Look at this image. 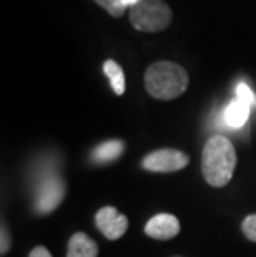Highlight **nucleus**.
I'll return each mask as SVG.
<instances>
[{"mask_svg":"<svg viewBox=\"0 0 256 257\" xmlns=\"http://www.w3.org/2000/svg\"><path fill=\"white\" fill-rule=\"evenodd\" d=\"M99 255V245L94 239H90L83 232L73 234L68 242L67 257H97Z\"/></svg>","mask_w":256,"mask_h":257,"instance_id":"9","label":"nucleus"},{"mask_svg":"<svg viewBox=\"0 0 256 257\" xmlns=\"http://www.w3.org/2000/svg\"><path fill=\"white\" fill-rule=\"evenodd\" d=\"M236 168L235 146L226 136L215 135L206 141L201 156V171L206 183L221 188L230 183Z\"/></svg>","mask_w":256,"mask_h":257,"instance_id":"1","label":"nucleus"},{"mask_svg":"<svg viewBox=\"0 0 256 257\" xmlns=\"http://www.w3.org/2000/svg\"><path fill=\"white\" fill-rule=\"evenodd\" d=\"M145 232H146V236H150L153 239L166 240V239L175 237L180 232V222L177 217L172 214H158L148 221V224L145 226Z\"/></svg>","mask_w":256,"mask_h":257,"instance_id":"8","label":"nucleus"},{"mask_svg":"<svg viewBox=\"0 0 256 257\" xmlns=\"http://www.w3.org/2000/svg\"><path fill=\"white\" fill-rule=\"evenodd\" d=\"M29 257H52V254L48 252V250H47L45 247H42V245H39V247H35L34 250H32Z\"/></svg>","mask_w":256,"mask_h":257,"instance_id":"15","label":"nucleus"},{"mask_svg":"<svg viewBox=\"0 0 256 257\" xmlns=\"http://www.w3.org/2000/svg\"><path fill=\"white\" fill-rule=\"evenodd\" d=\"M138 2H140V0H123L125 7H128V5H130V7H133V5H135V4H138Z\"/></svg>","mask_w":256,"mask_h":257,"instance_id":"17","label":"nucleus"},{"mask_svg":"<svg viewBox=\"0 0 256 257\" xmlns=\"http://www.w3.org/2000/svg\"><path fill=\"white\" fill-rule=\"evenodd\" d=\"M249 114H251V106L235 98L221 111L220 118H218V123H221V126H225L228 130H239L248 123Z\"/></svg>","mask_w":256,"mask_h":257,"instance_id":"7","label":"nucleus"},{"mask_svg":"<svg viewBox=\"0 0 256 257\" xmlns=\"http://www.w3.org/2000/svg\"><path fill=\"white\" fill-rule=\"evenodd\" d=\"M125 150V143L120 140H110L105 141V143L99 145L92 153V161L100 163V165H105V163H110L113 160L122 155Z\"/></svg>","mask_w":256,"mask_h":257,"instance_id":"10","label":"nucleus"},{"mask_svg":"<svg viewBox=\"0 0 256 257\" xmlns=\"http://www.w3.org/2000/svg\"><path fill=\"white\" fill-rule=\"evenodd\" d=\"M236 98L238 100H241L243 103H246L251 108L256 106V95L254 91L249 88L246 83H238L236 86Z\"/></svg>","mask_w":256,"mask_h":257,"instance_id":"13","label":"nucleus"},{"mask_svg":"<svg viewBox=\"0 0 256 257\" xmlns=\"http://www.w3.org/2000/svg\"><path fill=\"white\" fill-rule=\"evenodd\" d=\"M188 165V156L178 150H156L146 155L141 161V166L153 173H172L183 169Z\"/></svg>","mask_w":256,"mask_h":257,"instance_id":"5","label":"nucleus"},{"mask_svg":"<svg viewBox=\"0 0 256 257\" xmlns=\"http://www.w3.org/2000/svg\"><path fill=\"white\" fill-rule=\"evenodd\" d=\"M95 4H99L100 7H103L112 15V17H117V19L122 17L125 14V10H127L123 0H95Z\"/></svg>","mask_w":256,"mask_h":257,"instance_id":"12","label":"nucleus"},{"mask_svg":"<svg viewBox=\"0 0 256 257\" xmlns=\"http://www.w3.org/2000/svg\"><path fill=\"white\" fill-rule=\"evenodd\" d=\"M10 240H9V234H7V231H5V227H2V254H5L9 250V247H10Z\"/></svg>","mask_w":256,"mask_h":257,"instance_id":"16","label":"nucleus"},{"mask_svg":"<svg viewBox=\"0 0 256 257\" xmlns=\"http://www.w3.org/2000/svg\"><path fill=\"white\" fill-rule=\"evenodd\" d=\"M103 73L108 76L112 85V90L117 93V95H123L125 91V76H123V70L122 67L115 62V60H107L103 63Z\"/></svg>","mask_w":256,"mask_h":257,"instance_id":"11","label":"nucleus"},{"mask_svg":"<svg viewBox=\"0 0 256 257\" xmlns=\"http://www.w3.org/2000/svg\"><path fill=\"white\" fill-rule=\"evenodd\" d=\"M97 227L100 232L110 240H117L127 232L128 229V219L127 216L120 214V212L112 206H105L97 212L95 216Z\"/></svg>","mask_w":256,"mask_h":257,"instance_id":"6","label":"nucleus"},{"mask_svg":"<svg viewBox=\"0 0 256 257\" xmlns=\"http://www.w3.org/2000/svg\"><path fill=\"white\" fill-rule=\"evenodd\" d=\"M146 91L156 100H175L188 88V73L178 63L155 62L145 73Z\"/></svg>","mask_w":256,"mask_h":257,"instance_id":"2","label":"nucleus"},{"mask_svg":"<svg viewBox=\"0 0 256 257\" xmlns=\"http://www.w3.org/2000/svg\"><path fill=\"white\" fill-rule=\"evenodd\" d=\"M243 232L249 240L256 242V214L248 216L243 222Z\"/></svg>","mask_w":256,"mask_h":257,"instance_id":"14","label":"nucleus"},{"mask_svg":"<svg viewBox=\"0 0 256 257\" xmlns=\"http://www.w3.org/2000/svg\"><path fill=\"white\" fill-rule=\"evenodd\" d=\"M65 196V183L62 178L55 174H47L42 178L37 188L35 199H34V209L37 214H48V212L55 211L63 201Z\"/></svg>","mask_w":256,"mask_h":257,"instance_id":"4","label":"nucleus"},{"mask_svg":"<svg viewBox=\"0 0 256 257\" xmlns=\"http://www.w3.org/2000/svg\"><path fill=\"white\" fill-rule=\"evenodd\" d=\"M130 22L140 32H161L172 22V9L163 0H140L130 7Z\"/></svg>","mask_w":256,"mask_h":257,"instance_id":"3","label":"nucleus"}]
</instances>
